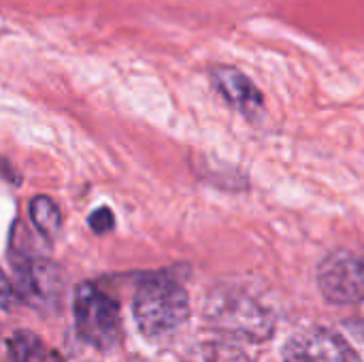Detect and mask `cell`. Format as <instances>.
Wrapping results in <instances>:
<instances>
[{"label": "cell", "mask_w": 364, "mask_h": 362, "mask_svg": "<svg viewBox=\"0 0 364 362\" xmlns=\"http://www.w3.org/2000/svg\"><path fill=\"white\" fill-rule=\"evenodd\" d=\"M30 220L34 228L49 241H53L62 230V213L49 196H34L30 201Z\"/></svg>", "instance_id": "8"}, {"label": "cell", "mask_w": 364, "mask_h": 362, "mask_svg": "<svg viewBox=\"0 0 364 362\" xmlns=\"http://www.w3.org/2000/svg\"><path fill=\"white\" fill-rule=\"evenodd\" d=\"M209 81L222 100L239 115L256 122L264 115V96L258 85L235 66L215 64L209 68Z\"/></svg>", "instance_id": "7"}, {"label": "cell", "mask_w": 364, "mask_h": 362, "mask_svg": "<svg viewBox=\"0 0 364 362\" xmlns=\"http://www.w3.org/2000/svg\"><path fill=\"white\" fill-rule=\"evenodd\" d=\"M318 288L328 303H364V254L352 250L331 252L318 267Z\"/></svg>", "instance_id": "4"}, {"label": "cell", "mask_w": 364, "mask_h": 362, "mask_svg": "<svg viewBox=\"0 0 364 362\" xmlns=\"http://www.w3.org/2000/svg\"><path fill=\"white\" fill-rule=\"evenodd\" d=\"M17 301H19L17 290L11 286V282L6 280V275L0 271V309L11 312V309L17 305Z\"/></svg>", "instance_id": "11"}, {"label": "cell", "mask_w": 364, "mask_h": 362, "mask_svg": "<svg viewBox=\"0 0 364 362\" xmlns=\"http://www.w3.org/2000/svg\"><path fill=\"white\" fill-rule=\"evenodd\" d=\"M209 320L247 339H267L273 331V318L264 305L235 288H224L211 299Z\"/></svg>", "instance_id": "3"}, {"label": "cell", "mask_w": 364, "mask_h": 362, "mask_svg": "<svg viewBox=\"0 0 364 362\" xmlns=\"http://www.w3.org/2000/svg\"><path fill=\"white\" fill-rule=\"evenodd\" d=\"M11 361L13 362H45V348L43 344L28 331H19L13 335L11 344Z\"/></svg>", "instance_id": "9"}, {"label": "cell", "mask_w": 364, "mask_h": 362, "mask_svg": "<svg viewBox=\"0 0 364 362\" xmlns=\"http://www.w3.org/2000/svg\"><path fill=\"white\" fill-rule=\"evenodd\" d=\"M284 362H360L354 348L328 329H307L288 339Z\"/></svg>", "instance_id": "6"}, {"label": "cell", "mask_w": 364, "mask_h": 362, "mask_svg": "<svg viewBox=\"0 0 364 362\" xmlns=\"http://www.w3.org/2000/svg\"><path fill=\"white\" fill-rule=\"evenodd\" d=\"M75 324L85 344L111 348L119 335V307L98 286L81 284L75 292Z\"/></svg>", "instance_id": "2"}, {"label": "cell", "mask_w": 364, "mask_h": 362, "mask_svg": "<svg viewBox=\"0 0 364 362\" xmlns=\"http://www.w3.org/2000/svg\"><path fill=\"white\" fill-rule=\"evenodd\" d=\"M15 290L19 299L34 305H49L60 297L62 275L55 265L15 252L11 256Z\"/></svg>", "instance_id": "5"}, {"label": "cell", "mask_w": 364, "mask_h": 362, "mask_svg": "<svg viewBox=\"0 0 364 362\" xmlns=\"http://www.w3.org/2000/svg\"><path fill=\"white\" fill-rule=\"evenodd\" d=\"M113 226H115V215L109 207H100L90 215V228L96 235H105V233L113 230Z\"/></svg>", "instance_id": "10"}, {"label": "cell", "mask_w": 364, "mask_h": 362, "mask_svg": "<svg viewBox=\"0 0 364 362\" xmlns=\"http://www.w3.org/2000/svg\"><path fill=\"white\" fill-rule=\"evenodd\" d=\"M132 314L139 331L149 339L173 335L190 314L183 286L166 275H154L139 284L132 301Z\"/></svg>", "instance_id": "1"}]
</instances>
